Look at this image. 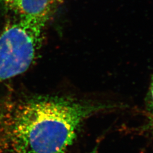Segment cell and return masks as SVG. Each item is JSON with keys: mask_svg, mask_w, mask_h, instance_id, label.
<instances>
[{"mask_svg": "<svg viewBox=\"0 0 153 153\" xmlns=\"http://www.w3.org/2000/svg\"><path fill=\"white\" fill-rule=\"evenodd\" d=\"M48 18L19 17L0 34V83L26 71L42 45Z\"/></svg>", "mask_w": 153, "mask_h": 153, "instance_id": "2", "label": "cell"}, {"mask_svg": "<svg viewBox=\"0 0 153 153\" xmlns=\"http://www.w3.org/2000/svg\"><path fill=\"white\" fill-rule=\"evenodd\" d=\"M0 2L19 17L48 18L51 0H0Z\"/></svg>", "mask_w": 153, "mask_h": 153, "instance_id": "3", "label": "cell"}, {"mask_svg": "<svg viewBox=\"0 0 153 153\" xmlns=\"http://www.w3.org/2000/svg\"><path fill=\"white\" fill-rule=\"evenodd\" d=\"M103 105L59 96L0 103V153H65L83 121Z\"/></svg>", "mask_w": 153, "mask_h": 153, "instance_id": "1", "label": "cell"}, {"mask_svg": "<svg viewBox=\"0 0 153 153\" xmlns=\"http://www.w3.org/2000/svg\"><path fill=\"white\" fill-rule=\"evenodd\" d=\"M150 97H151V98H152V102L153 103V82L152 83L150 89Z\"/></svg>", "mask_w": 153, "mask_h": 153, "instance_id": "4", "label": "cell"}]
</instances>
